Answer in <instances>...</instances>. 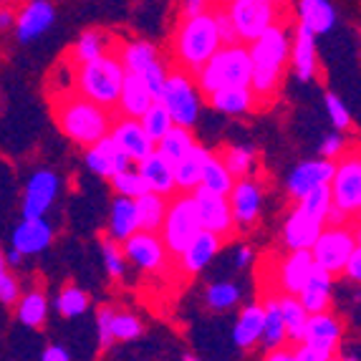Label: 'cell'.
<instances>
[{"instance_id":"6da1fadb","label":"cell","mask_w":361,"mask_h":361,"mask_svg":"<svg viewBox=\"0 0 361 361\" xmlns=\"http://www.w3.org/2000/svg\"><path fill=\"white\" fill-rule=\"evenodd\" d=\"M247 54H250V84L247 86L253 89L260 106H265L273 99V94L281 89L290 54L288 28L283 20H278L276 25L263 30L255 41L247 43Z\"/></svg>"},{"instance_id":"7a4b0ae2","label":"cell","mask_w":361,"mask_h":361,"mask_svg":"<svg viewBox=\"0 0 361 361\" xmlns=\"http://www.w3.org/2000/svg\"><path fill=\"white\" fill-rule=\"evenodd\" d=\"M54 119L61 134H66L71 142L81 147H91L109 134L114 111L99 106L73 89H63L59 97H54Z\"/></svg>"},{"instance_id":"3957f363","label":"cell","mask_w":361,"mask_h":361,"mask_svg":"<svg viewBox=\"0 0 361 361\" xmlns=\"http://www.w3.org/2000/svg\"><path fill=\"white\" fill-rule=\"evenodd\" d=\"M223 43L217 38L215 20L210 11L182 16L172 36V59L175 66L187 73H197L200 66L220 49Z\"/></svg>"},{"instance_id":"277c9868","label":"cell","mask_w":361,"mask_h":361,"mask_svg":"<svg viewBox=\"0 0 361 361\" xmlns=\"http://www.w3.org/2000/svg\"><path fill=\"white\" fill-rule=\"evenodd\" d=\"M124 66H121L116 49L97 56V59L84 61L73 66L71 89L81 97L91 99L99 106H106L114 111L116 97H119L121 81H124Z\"/></svg>"},{"instance_id":"5b68a950","label":"cell","mask_w":361,"mask_h":361,"mask_svg":"<svg viewBox=\"0 0 361 361\" xmlns=\"http://www.w3.org/2000/svg\"><path fill=\"white\" fill-rule=\"evenodd\" d=\"M159 102L164 104L167 114L172 116V124L187 129H192L197 124L200 109H202V94H200L197 84H195L192 73L182 71L177 66L169 68Z\"/></svg>"},{"instance_id":"8992f818","label":"cell","mask_w":361,"mask_h":361,"mask_svg":"<svg viewBox=\"0 0 361 361\" xmlns=\"http://www.w3.org/2000/svg\"><path fill=\"white\" fill-rule=\"evenodd\" d=\"M200 230H202V225H200L192 192H175L169 197L162 228H159V238L167 247V255L177 258Z\"/></svg>"},{"instance_id":"52a82bcc","label":"cell","mask_w":361,"mask_h":361,"mask_svg":"<svg viewBox=\"0 0 361 361\" xmlns=\"http://www.w3.org/2000/svg\"><path fill=\"white\" fill-rule=\"evenodd\" d=\"M359 245V230L356 225H336V228H326L319 233V238L313 240L311 250L313 265L324 268L326 273L338 276L343 271V263L351 255V250Z\"/></svg>"},{"instance_id":"ba28073f","label":"cell","mask_w":361,"mask_h":361,"mask_svg":"<svg viewBox=\"0 0 361 361\" xmlns=\"http://www.w3.org/2000/svg\"><path fill=\"white\" fill-rule=\"evenodd\" d=\"M223 8L228 11L240 43L255 41L263 30L283 20V11L268 0H225Z\"/></svg>"},{"instance_id":"9c48e42d","label":"cell","mask_w":361,"mask_h":361,"mask_svg":"<svg viewBox=\"0 0 361 361\" xmlns=\"http://www.w3.org/2000/svg\"><path fill=\"white\" fill-rule=\"evenodd\" d=\"M329 190H331V202L343 212L356 215L361 210V159L356 152L338 154Z\"/></svg>"},{"instance_id":"30bf717a","label":"cell","mask_w":361,"mask_h":361,"mask_svg":"<svg viewBox=\"0 0 361 361\" xmlns=\"http://www.w3.org/2000/svg\"><path fill=\"white\" fill-rule=\"evenodd\" d=\"M228 202L230 212H233L235 230H240V233L253 230L260 217V207H263V192H260L258 182L250 180V177L235 180L233 190L228 192Z\"/></svg>"},{"instance_id":"8fae6325","label":"cell","mask_w":361,"mask_h":361,"mask_svg":"<svg viewBox=\"0 0 361 361\" xmlns=\"http://www.w3.org/2000/svg\"><path fill=\"white\" fill-rule=\"evenodd\" d=\"M121 245H124L121 247V250H124V258L132 260L139 271H145V273L162 271L169 258L159 233H149V230H134Z\"/></svg>"},{"instance_id":"7c38bea8","label":"cell","mask_w":361,"mask_h":361,"mask_svg":"<svg viewBox=\"0 0 361 361\" xmlns=\"http://www.w3.org/2000/svg\"><path fill=\"white\" fill-rule=\"evenodd\" d=\"M192 200H195V207H197L202 230H210V233L220 235L223 240L233 235L235 223H233V212H230L228 195H217L205 190V187H197L192 192Z\"/></svg>"},{"instance_id":"4fadbf2b","label":"cell","mask_w":361,"mask_h":361,"mask_svg":"<svg viewBox=\"0 0 361 361\" xmlns=\"http://www.w3.org/2000/svg\"><path fill=\"white\" fill-rule=\"evenodd\" d=\"M341 334H343L341 321L326 308V311H319V313H308L301 341L308 343V346H313V349H319L326 359L331 361V359H336L338 343H341Z\"/></svg>"},{"instance_id":"5bb4252c","label":"cell","mask_w":361,"mask_h":361,"mask_svg":"<svg viewBox=\"0 0 361 361\" xmlns=\"http://www.w3.org/2000/svg\"><path fill=\"white\" fill-rule=\"evenodd\" d=\"M59 175L51 169H38L36 175H30L25 185L23 202H20V215L23 217H46V212L54 207L56 195H59Z\"/></svg>"},{"instance_id":"9a60e30c","label":"cell","mask_w":361,"mask_h":361,"mask_svg":"<svg viewBox=\"0 0 361 361\" xmlns=\"http://www.w3.org/2000/svg\"><path fill=\"white\" fill-rule=\"evenodd\" d=\"M109 137L114 139L116 145H119V149L124 152L134 164L154 152V142L149 139V134L139 124V119H132V116H119V119L111 121Z\"/></svg>"},{"instance_id":"2e32d148","label":"cell","mask_w":361,"mask_h":361,"mask_svg":"<svg viewBox=\"0 0 361 361\" xmlns=\"http://www.w3.org/2000/svg\"><path fill=\"white\" fill-rule=\"evenodd\" d=\"M220 71L223 86H247L250 84V54H247V43H230L220 46L212 54Z\"/></svg>"},{"instance_id":"e0dca14e","label":"cell","mask_w":361,"mask_h":361,"mask_svg":"<svg viewBox=\"0 0 361 361\" xmlns=\"http://www.w3.org/2000/svg\"><path fill=\"white\" fill-rule=\"evenodd\" d=\"M334 167H336V159H326V157L295 164L293 172L288 175V182H286V190H288V195L293 200H301L313 187L329 185V180L334 175Z\"/></svg>"},{"instance_id":"ac0fdd59","label":"cell","mask_w":361,"mask_h":361,"mask_svg":"<svg viewBox=\"0 0 361 361\" xmlns=\"http://www.w3.org/2000/svg\"><path fill=\"white\" fill-rule=\"evenodd\" d=\"M220 247H223V238L220 235L210 233V230H200L190 240V245L177 255V268L185 276H195V273L205 271L207 263L215 258Z\"/></svg>"},{"instance_id":"d6986e66","label":"cell","mask_w":361,"mask_h":361,"mask_svg":"<svg viewBox=\"0 0 361 361\" xmlns=\"http://www.w3.org/2000/svg\"><path fill=\"white\" fill-rule=\"evenodd\" d=\"M321 230H324V217L306 210V207L298 202L283 225V243L290 250H295V247H311L313 240L319 238Z\"/></svg>"},{"instance_id":"ffe728a7","label":"cell","mask_w":361,"mask_h":361,"mask_svg":"<svg viewBox=\"0 0 361 361\" xmlns=\"http://www.w3.org/2000/svg\"><path fill=\"white\" fill-rule=\"evenodd\" d=\"M56 11L51 6V0H30L28 6L16 16V33H18V41L28 43L36 41L38 36H43L46 30L54 25Z\"/></svg>"},{"instance_id":"44dd1931","label":"cell","mask_w":361,"mask_h":361,"mask_svg":"<svg viewBox=\"0 0 361 361\" xmlns=\"http://www.w3.org/2000/svg\"><path fill=\"white\" fill-rule=\"evenodd\" d=\"M278 288L281 293H298L313 271V258L308 247H295L278 263Z\"/></svg>"},{"instance_id":"7402d4cb","label":"cell","mask_w":361,"mask_h":361,"mask_svg":"<svg viewBox=\"0 0 361 361\" xmlns=\"http://www.w3.org/2000/svg\"><path fill=\"white\" fill-rule=\"evenodd\" d=\"M54 240V228L46 223V217H23L18 228L13 230V247L23 255L43 253Z\"/></svg>"},{"instance_id":"603a6c76","label":"cell","mask_w":361,"mask_h":361,"mask_svg":"<svg viewBox=\"0 0 361 361\" xmlns=\"http://www.w3.org/2000/svg\"><path fill=\"white\" fill-rule=\"evenodd\" d=\"M152 102H154V97H152V91L147 89L145 78L139 76V73H124L119 97H116V104H114V109L119 111V116H132V119H139Z\"/></svg>"},{"instance_id":"cb8c5ba5","label":"cell","mask_w":361,"mask_h":361,"mask_svg":"<svg viewBox=\"0 0 361 361\" xmlns=\"http://www.w3.org/2000/svg\"><path fill=\"white\" fill-rule=\"evenodd\" d=\"M207 102L212 104L215 111L228 116H243L247 111H253V109H260L250 86H220L207 97Z\"/></svg>"},{"instance_id":"d4e9b609","label":"cell","mask_w":361,"mask_h":361,"mask_svg":"<svg viewBox=\"0 0 361 361\" xmlns=\"http://www.w3.org/2000/svg\"><path fill=\"white\" fill-rule=\"evenodd\" d=\"M134 167H137V172L142 175V180L147 182L152 192H159L164 197H172L177 192L175 177H172V162H167L157 149L152 154H147L145 159H139Z\"/></svg>"},{"instance_id":"484cf974","label":"cell","mask_w":361,"mask_h":361,"mask_svg":"<svg viewBox=\"0 0 361 361\" xmlns=\"http://www.w3.org/2000/svg\"><path fill=\"white\" fill-rule=\"evenodd\" d=\"M290 66L293 73L301 81H311L316 76V68H319V59H316V36L306 25H298L295 28L293 43H290Z\"/></svg>"},{"instance_id":"4316f807","label":"cell","mask_w":361,"mask_h":361,"mask_svg":"<svg viewBox=\"0 0 361 361\" xmlns=\"http://www.w3.org/2000/svg\"><path fill=\"white\" fill-rule=\"evenodd\" d=\"M331 290H334V276L326 273L324 268H319V265H313L311 276L306 278L303 288L295 295H298V301L303 303V308L308 313H319L326 311L329 303H331Z\"/></svg>"},{"instance_id":"83f0119b","label":"cell","mask_w":361,"mask_h":361,"mask_svg":"<svg viewBox=\"0 0 361 361\" xmlns=\"http://www.w3.org/2000/svg\"><path fill=\"white\" fill-rule=\"evenodd\" d=\"M207 147L195 145L185 157H180L172 164V177H175V190L177 192H195L200 187V177H202V162L207 157Z\"/></svg>"},{"instance_id":"f1b7e54d","label":"cell","mask_w":361,"mask_h":361,"mask_svg":"<svg viewBox=\"0 0 361 361\" xmlns=\"http://www.w3.org/2000/svg\"><path fill=\"white\" fill-rule=\"evenodd\" d=\"M263 336V303H250L243 308L233 329V341L238 349H255Z\"/></svg>"},{"instance_id":"f546056e","label":"cell","mask_w":361,"mask_h":361,"mask_svg":"<svg viewBox=\"0 0 361 361\" xmlns=\"http://www.w3.org/2000/svg\"><path fill=\"white\" fill-rule=\"evenodd\" d=\"M106 230H109V238L114 243H119V245L127 240L134 230H139V215H137V205H134V197L116 195Z\"/></svg>"},{"instance_id":"4dcf8cb0","label":"cell","mask_w":361,"mask_h":361,"mask_svg":"<svg viewBox=\"0 0 361 361\" xmlns=\"http://www.w3.org/2000/svg\"><path fill=\"white\" fill-rule=\"evenodd\" d=\"M298 20L313 36H321L336 25V8L329 0H298Z\"/></svg>"},{"instance_id":"1f68e13d","label":"cell","mask_w":361,"mask_h":361,"mask_svg":"<svg viewBox=\"0 0 361 361\" xmlns=\"http://www.w3.org/2000/svg\"><path fill=\"white\" fill-rule=\"evenodd\" d=\"M116 56H119L121 66L127 73H142L157 63V61L162 59L159 49H157L154 43L149 41H129V43H121L119 49H116Z\"/></svg>"},{"instance_id":"d6a6232c","label":"cell","mask_w":361,"mask_h":361,"mask_svg":"<svg viewBox=\"0 0 361 361\" xmlns=\"http://www.w3.org/2000/svg\"><path fill=\"white\" fill-rule=\"evenodd\" d=\"M167 202L169 197L159 192H142L139 197H134V205H137V215H139V230H149V233H159L164 220V212H167Z\"/></svg>"},{"instance_id":"836d02e7","label":"cell","mask_w":361,"mask_h":361,"mask_svg":"<svg viewBox=\"0 0 361 361\" xmlns=\"http://www.w3.org/2000/svg\"><path fill=\"white\" fill-rule=\"evenodd\" d=\"M235 185V177L230 175V169L225 167L223 157L217 152H207L205 162H202V177H200V187H205L210 192L228 195Z\"/></svg>"},{"instance_id":"e575fe53","label":"cell","mask_w":361,"mask_h":361,"mask_svg":"<svg viewBox=\"0 0 361 361\" xmlns=\"http://www.w3.org/2000/svg\"><path fill=\"white\" fill-rule=\"evenodd\" d=\"M288 341L286 338V324L283 316H281V306H278V298H265L263 301V343L265 351L276 349V346H283Z\"/></svg>"},{"instance_id":"d590c367","label":"cell","mask_w":361,"mask_h":361,"mask_svg":"<svg viewBox=\"0 0 361 361\" xmlns=\"http://www.w3.org/2000/svg\"><path fill=\"white\" fill-rule=\"evenodd\" d=\"M278 306H281V316H283V324H286V338L290 343H298L303 338V326H306L308 311L298 301V295L293 293L278 295Z\"/></svg>"},{"instance_id":"8d00e7d4","label":"cell","mask_w":361,"mask_h":361,"mask_svg":"<svg viewBox=\"0 0 361 361\" xmlns=\"http://www.w3.org/2000/svg\"><path fill=\"white\" fill-rule=\"evenodd\" d=\"M197 145L195 142V134L192 129H187V127H177V124H172V127L167 129V134H164L159 142L154 145V149L159 152V154L167 159V162L175 164L180 157H185L187 152L192 149V147Z\"/></svg>"},{"instance_id":"74e56055","label":"cell","mask_w":361,"mask_h":361,"mask_svg":"<svg viewBox=\"0 0 361 361\" xmlns=\"http://www.w3.org/2000/svg\"><path fill=\"white\" fill-rule=\"evenodd\" d=\"M116 49V46H111V36L109 33H104V30H84L81 36H78V41L73 43L71 49V63L76 66V63H84V61H91L97 59V56L106 54V51Z\"/></svg>"},{"instance_id":"f35d334b","label":"cell","mask_w":361,"mask_h":361,"mask_svg":"<svg viewBox=\"0 0 361 361\" xmlns=\"http://www.w3.org/2000/svg\"><path fill=\"white\" fill-rule=\"evenodd\" d=\"M16 303H18V321L28 329H41L49 319V298L41 290H30Z\"/></svg>"},{"instance_id":"ab89813d","label":"cell","mask_w":361,"mask_h":361,"mask_svg":"<svg viewBox=\"0 0 361 361\" xmlns=\"http://www.w3.org/2000/svg\"><path fill=\"white\" fill-rule=\"evenodd\" d=\"M220 157H223L225 167L230 169V175H233L235 180L253 175V169H255V149L250 145L228 147L225 152H220Z\"/></svg>"},{"instance_id":"60d3db41","label":"cell","mask_w":361,"mask_h":361,"mask_svg":"<svg viewBox=\"0 0 361 361\" xmlns=\"http://www.w3.org/2000/svg\"><path fill=\"white\" fill-rule=\"evenodd\" d=\"M139 124L145 127V132L149 134V139L157 145L167 134V129L172 127V116L167 114V109H164L162 102H152L145 114L139 116Z\"/></svg>"},{"instance_id":"b9f144b4","label":"cell","mask_w":361,"mask_h":361,"mask_svg":"<svg viewBox=\"0 0 361 361\" xmlns=\"http://www.w3.org/2000/svg\"><path fill=\"white\" fill-rule=\"evenodd\" d=\"M86 308H89V293L76 288V286L63 288L59 293V298H56V311H59L63 319H76V316L86 313Z\"/></svg>"},{"instance_id":"7bdbcfd3","label":"cell","mask_w":361,"mask_h":361,"mask_svg":"<svg viewBox=\"0 0 361 361\" xmlns=\"http://www.w3.org/2000/svg\"><path fill=\"white\" fill-rule=\"evenodd\" d=\"M111 180V187H114L116 195H124V197H139L142 192H147L149 187L147 182L142 180V175L137 172V167H129V169H121V172H114V175L109 177Z\"/></svg>"},{"instance_id":"ee69618b","label":"cell","mask_w":361,"mask_h":361,"mask_svg":"<svg viewBox=\"0 0 361 361\" xmlns=\"http://www.w3.org/2000/svg\"><path fill=\"white\" fill-rule=\"evenodd\" d=\"M205 301L212 311H228L240 301V288L235 283H212L205 293Z\"/></svg>"},{"instance_id":"f6af8a7d","label":"cell","mask_w":361,"mask_h":361,"mask_svg":"<svg viewBox=\"0 0 361 361\" xmlns=\"http://www.w3.org/2000/svg\"><path fill=\"white\" fill-rule=\"evenodd\" d=\"M145 326L134 313H111V336L114 341H134L142 336Z\"/></svg>"},{"instance_id":"bcb514c9","label":"cell","mask_w":361,"mask_h":361,"mask_svg":"<svg viewBox=\"0 0 361 361\" xmlns=\"http://www.w3.org/2000/svg\"><path fill=\"white\" fill-rule=\"evenodd\" d=\"M102 258L104 265H106V273L111 278H121L127 273V258H124V250L119 247V243H114L109 238L102 245Z\"/></svg>"},{"instance_id":"7dc6e473","label":"cell","mask_w":361,"mask_h":361,"mask_svg":"<svg viewBox=\"0 0 361 361\" xmlns=\"http://www.w3.org/2000/svg\"><path fill=\"white\" fill-rule=\"evenodd\" d=\"M326 111H329V119L336 127V132H343V129L351 127V111L349 106L336 97V94H326Z\"/></svg>"},{"instance_id":"c3c4849f","label":"cell","mask_w":361,"mask_h":361,"mask_svg":"<svg viewBox=\"0 0 361 361\" xmlns=\"http://www.w3.org/2000/svg\"><path fill=\"white\" fill-rule=\"evenodd\" d=\"M167 71H169V66L164 63L162 59H159L157 63H152V66L147 68V71L139 73V76L145 78L147 89L152 91L154 102H159V97H162V86H164V78H167Z\"/></svg>"},{"instance_id":"681fc988","label":"cell","mask_w":361,"mask_h":361,"mask_svg":"<svg viewBox=\"0 0 361 361\" xmlns=\"http://www.w3.org/2000/svg\"><path fill=\"white\" fill-rule=\"evenodd\" d=\"M212 20H215V30H217V38H220V43L223 46H230V43H238L240 38H238V33H235V25L233 20H230L228 11L225 8H212Z\"/></svg>"},{"instance_id":"f907efd6","label":"cell","mask_w":361,"mask_h":361,"mask_svg":"<svg viewBox=\"0 0 361 361\" xmlns=\"http://www.w3.org/2000/svg\"><path fill=\"white\" fill-rule=\"evenodd\" d=\"M86 167L94 172V175H99V177H111V164H109V159H106V154L102 152V147L99 145H91L89 149H86Z\"/></svg>"},{"instance_id":"816d5d0a","label":"cell","mask_w":361,"mask_h":361,"mask_svg":"<svg viewBox=\"0 0 361 361\" xmlns=\"http://www.w3.org/2000/svg\"><path fill=\"white\" fill-rule=\"evenodd\" d=\"M111 313L114 308H106L104 306L97 316V329H99V349L109 351L114 346V336H111Z\"/></svg>"},{"instance_id":"f5cc1de1","label":"cell","mask_w":361,"mask_h":361,"mask_svg":"<svg viewBox=\"0 0 361 361\" xmlns=\"http://www.w3.org/2000/svg\"><path fill=\"white\" fill-rule=\"evenodd\" d=\"M18 298H20V283L16 281V276L8 271H0V303L16 306Z\"/></svg>"},{"instance_id":"db71d44e","label":"cell","mask_w":361,"mask_h":361,"mask_svg":"<svg viewBox=\"0 0 361 361\" xmlns=\"http://www.w3.org/2000/svg\"><path fill=\"white\" fill-rule=\"evenodd\" d=\"M343 147H346V142H343L341 134H329V137H324V142H321L319 152L326 159H336L338 154H343Z\"/></svg>"},{"instance_id":"11a10c76","label":"cell","mask_w":361,"mask_h":361,"mask_svg":"<svg viewBox=\"0 0 361 361\" xmlns=\"http://www.w3.org/2000/svg\"><path fill=\"white\" fill-rule=\"evenodd\" d=\"M343 276H349L351 281H359L361 278V247L356 245L354 250H351V255L346 258V263H343Z\"/></svg>"},{"instance_id":"9f6ffc18","label":"cell","mask_w":361,"mask_h":361,"mask_svg":"<svg viewBox=\"0 0 361 361\" xmlns=\"http://www.w3.org/2000/svg\"><path fill=\"white\" fill-rule=\"evenodd\" d=\"M215 0H182V16H192V13L210 11Z\"/></svg>"},{"instance_id":"6f0895ef","label":"cell","mask_w":361,"mask_h":361,"mask_svg":"<svg viewBox=\"0 0 361 361\" xmlns=\"http://www.w3.org/2000/svg\"><path fill=\"white\" fill-rule=\"evenodd\" d=\"M41 359L43 361H68L71 359V354H68L63 346H49V349L41 354Z\"/></svg>"},{"instance_id":"680465c9","label":"cell","mask_w":361,"mask_h":361,"mask_svg":"<svg viewBox=\"0 0 361 361\" xmlns=\"http://www.w3.org/2000/svg\"><path fill=\"white\" fill-rule=\"evenodd\" d=\"M265 359L268 361H293V351L283 349V346H276V349L265 351Z\"/></svg>"},{"instance_id":"91938a15","label":"cell","mask_w":361,"mask_h":361,"mask_svg":"<svg viewBox=\"0 0 361 361\" xmlns=\"http://www.w3.org/2000/svg\"><path fill=\"white\" fill-rule=\"evenodd\" d=\"M250 260H253V250H250L247 245L238 247V255H235V265H238V268H247V265H250Z\"/></svg>"},{"instance_id":"94428289","label":"cell","mask_w":361,"mask_h":361,"mask_svg":"<svg viewBox=\"0 0 361 361\" xmlns=\"http://www.w3.org/2000/svg\"><path fill=\"white\" fill-rule=\"evenodd\" d=\"M13 23H16V16L8 8H0V30L13 28Z\"/></svg>"},{"instance_id":"6125c7cd","label":"cell","mask_w":361,"mask_h":361,"mask_svg":"<svg viewBox=\"0 0 361 361\" xmlns=\"http://www.w3.org/2000/svg\"><path fill=\"white\" fill-rule=\"evenodd\" d=\"M23 258H25V255H23V253H18V250H16V247H13L11 253L6 255V265H13V268H16V265H20V263H23Z\"/></svg>"},{"instance_id":"be15d7a7","label":"cell","mask_w":361,"mask_h":361,"mask_svg":"<svg viewBox=\"0 0 361 361\" xmlns=\"http://www.w3.org/2000/svg\"><path fill=\"white\" fill-rule=\"evenodd\" d=\"M268 3H273V6H278V8H283V6H286V0H268Z\"/></svg>"},{"instance_id":"e7e4bbea","label":"cell","mask_w":361,"mask_h":361,"mask_svg":"<svg viewBox=\"0 0 361 361\" xmlns=\"http://www.w3.org/2000/svg\"><path fill=\"white\" fill-rule=\"evenodd\" d=\"M0 271H6V255L0 253Z\"/></svg>"},{"instance_id":"03108f58","label":"cell","mask_w":361,"mask_h":361,"mask_svg":"<svg viewBox=\"0 0 361 361\" xmlns=\"http://www.w3.org/2000/svg\"><path fill=\"white\" fill-rule=\"evenodd\" d=\"M0 3H8V0H0Z\"/></svg>"}]
</instances>
